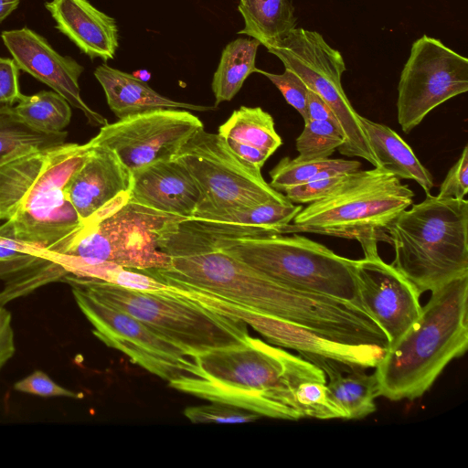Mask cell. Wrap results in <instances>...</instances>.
<instances>
[{"label": "cell", "mask_w": 468, "mask_h": 468, "mask_svg": "<svg viewBox=\"0 0 468 468\" xmlns=\"http://www.w3.org/2000/svg\"><path fill=\"white\" fill-rule=\"evenodd\" d=\"M193 358V373L170 382V387L261 417L304 418L295 399L297 387L304 381H326L324 372L309 361L251 336L241 346L208 351Z\"/></svg>", "instance_id": "6da1fadb"}, {"label": "cell", "mask_w": 468, "mask_h": 468, "mask_svg": "<svg viewBox=\"0 0 468 468\" xmlns=\"http://www.w3.org/2000/svg\"><path fill=\"white\" fill-rule=\"evenodd\" d=\"M468 347V274L431 291L420 315L375 367L378 394L413 400Z\"/></svg>", "instance_id": "7a4b0ae2"}, {"label": "cell", "mask_w": 468, "mask_h": 468, "mask_svg": "<svg viewBox=\"0 0 468 468\" xmlns=\"http://www.w3.org/2000/svg\"><path fill=\"white\" fill-rule=\"evenodd\" d=\"M392 265L421 294L468 274V201L426 194L386 228Z\"/></svg>", "instance_id": "3957f363"}, {"label": "cell", "mask_w": 468, "mask_h": 468, "mask_svg": "<svg viewBox=\"0 0 468 468\" xmlns=\"http://www.w3.org/2000/svg\"><path fill=\"white\" fill-rule=\"evenodd\" d=\"M413 191L381 167L347 173L329 194L308 204L280 234L314 233L357 240L365 256L388 242L386 228L413 201Z\"/></svg>", "instance_id": "277c9868"}, {"label": "cell", "mask_w": 468, "mask_h": 468, "mask_svg": "<svg viewBox=\"0 0 468 468\" xmlns=\"http://www.w3.org/2000/svg\"><path fill=\"white\" fill-rule=\"evenodd\" d=\"M192 222L209 233L222 250L267 277L297 290L333 297L362 308L356 286V260L340 256L298 233L232 238L218 229Z\"/></svg>", "instance_id": "5b68a950"}, {"label": "cell", "mask_w": 468, "mask_h": 468, "mask_svg": "<svg viewBox=\"0 0 468 468\" xmlns=\"http://www.w3.org/2000/svg\"><path fill=\"white\" fill-rule=\"evenodd\" d=\"M61 281L131 314L192 358L208 351L241 346L250 336L244 322L212 312L165 290L138 291L69 274Z\"/></svg>", "instance_id": "8992f818"}, {"label": "cell", "mask_w": 468, "mask_h": 468, "mask_svg": "<svg viewBox=\"0 0 468 468\" xmlns=\"http://www.w3.org/2000/svg\"><path fill=\"white\" fill-rule=\"evenodd\" d=\"M166 292L218 314L239 319L271 344L297 351L325 376L366 371L375 367L386 349L371 345H348L258 311L216 293L176 281L165 280Z\"/></svg>", "instance_id": "52a82bcc"}, {"label": "cell", "mask_w": 468, "mask_h": 468, "mask_svg": "<svg viewBox=\"0 0 468 468\" xmlns=\"http://www.w3.org/2000/svg\"><path fill=\"white\" fill-rule=\"evenodd\" d=\"M177 220L183 219L129 198L108 215L84 225L61 252L48 253L112 262L137 271L167 268L170 257L158 249L157 239L170 223Z\"/></svg>", "instance_id": "ba28073f"}, {"label": "cell", "mask_w": 468, "mask_h": 468, "mask_svg": "<svg viewBox=\"0 0 468 468\" xmlns=\"http://www.w3.org/2000/svg\"><path fill=\"white\" fill-rule=\"evenodd\" d=\"M285 69L293 71L309 90L330 108L344 136L338 152L349 157H361L374 167L378 163L367 142L355 111L342 87L346 63L341 53L332 48L316 31L292 28L282 37L264 46Z\"/></svg>", "instance_id": "9c48e42d"}, {"label": "cell", "mask_w": 468, "mask_h": 468, "mask_svg": "<svg viewBox=\"0 0 468 468\" xmlns=\"http://www.w3.org/2000/svg\"><path fill=\"white\" fill-rule=\"evenodd\" d=\"M174 158L187 169L201 193L196 211L289 200L264 180L261 169L239 158L222 136L208 133L204 127L191 136Z\"/></svg>", "instance_id": "30bf717a"}, {"label": "cell", "mask_w": 468, "mask_h": 468, "mask_svg": "<svg viewBox=\"0 0 468 468\" xmlns=\"http://www.w3.org/2000/svg\"><path fill=\"white\" fill-rule=\"evenodd\" d=\"M468 90V58L423 35L411 46L398 85V122L411 132L433 109Z\"/></svg>", "instance_id": "8fae6325"}, {"label": "cell", "mask_w": 468, "mask_h": 468, "mask_svg": "<svg viewBox=\"0 0 468 468\" xmlns=\"http://www.w3.org/2000/svg\"><path fill=\"white\" fill-rule=\"evenodd\" d=\"M90 144L63 143L34 149L0 165V222L66 196Z\"/></svg>", "instance_id": "7c38bea8"}, {"label": "cell", "mask_w": 468, "mask_h": 468, "mask_svg": "<svg viewBox=\"0 0 468 468\" xmlns=\"http://www.w3.org/2000/svg\"><path fill=\"white\" fill-rule=\"evenodd\" d=\"M69 285L78 307L93 326V335L106 346L168 384L193 373L194 358L182 349L131 314L98 301L75 284Z\"/></svg>", "instance_id": "4fadbf2b"}, {"label": "cell", "mask_w": 468, "mask_h": 468, "mask_svg": "<svg viewBox=\"0 0 468 468\" xmlns=\"http://www.w3.org/2000/svg\"><path fill=\"white\" fill-rule=\"evenodd\" d=\"M203 127L202 121L187 110L158 109L108 122L90 142L114 152L133 173L156 161L174 157Z\"/></svg>", "instance_id": "5bb4252c"}, {"label": "cell", "mask_w": 468, "mask_h": 468, "mask_svg": "<svg viewBox=\"0 0 468 468\" xmlns=\"http://www.w3.org/2000/svg\"><path fill=\"white\" fill-rule=\"evenodd\" d=\"M360 305L394 345L421 313L416 287L378 253L356 260Z\"/></svg>", "instance_id": "9a60e30c"}, {"label": "cell", "mask_w": 468, "mask_h": 468, "mask_svg": "<svg viewBox=\"0 0 468 468\" xmlns=\"http://www.w3.org/2000/svg\"><path fill=\"white\" fill-rule=\"evenodd\" d=\"M1 38L18 69L61 95L70 106L82 112L90 125L101 127L108 123L81 99L79 78L84 68L74 58L61 56L44 37L27 27L3 31Z\"/></svg>", "instance_id": "2e32d148"}, {"label": "cell", "mask_w": 468, "mask_h": 468, "mask_svg": "<svg viewBox=\"0 0 468 468\" xmlns=\"http://www.w3.org/2000/svg\"><path fill=\"white\" fill-rule=\"evenodd\" d=\"M90 144L82 165L69 180L66 194L84 225L112 212L130 198L132 173L114 152Z\"/></svg>", "instance_id": "e0dca14e"}, {"label": "cell", "mask_w": 468, "mask_h": 468, "mask_svg": "<svg viewBox=\"0 0 468 468\" xmlns=\"http://www.w3.org/2000/svg\"><path fill=\"white\" fill-rule=\"evenodd\" d=\"M201 193L176 158L163 159L132 173L130 199L183 220L195 213Z\"/></svg>", "instance_id": "ac0fdd59"}, {"label": "cell", "mask_w": 468, "mask_h": 468, "mask_svg": "<svg viewBox=\"0 0 468 468\" xmlns=\"http://www.w3.org/2000/svg\"><path fill=\"white\" fill-rule=\"evenodd\" d=\"M46 9L55 27L90 58L112 59L119 47L114 18L94 7L88 0H52Z\"/></svg>", "instance_id": "d6986e66"}, {"label": "cell", "mask_w": 468, "mask_h": 468, "mask_svg": "<svg viewBox=\"0 0 468 468\" xmlns=\"http://www.w3.org/2000/svg\"><path fill=\"white\" fill-rule=\"evenodd\" d=\"M94 76L103 89L108 106L118 119L158 109L196 112L217 109L216 105H197L169 99L133 74L113 69L107 64L96 68Z\"/></svg>", "instance_id": "ffe728a7"}, {"label": "cell", "mask_w": 468, "mask_h": 468, "mask_svg": "<svg viewBox=\"0 0 468 468\" xmlns=\"http://www.w3.org/2000/svg\"><path fill=\"white\" fill-rule=\"evenodd\" d=\"M359 119L378 167L398 178L417 182L429 194L434 186L433 177L410 146L388 126L361 115Z\"/></svg>", "instance_id": "44dd1931"}, {"label": "cell", "mask_w": 468, "mask_h": 468, "mask_svg": "<svg viewBox=\"0 0 468 468\" xmlns=\"http://www.w3.org/2000/svg\"><path fill=\"white\" fill-rule=\"evenodd\" d=\"M303 208L287 201H267L252 207L196 211L186 220L251 230L256 237L280 234V229L292 222Z\"/></svg>", "instance_id": "7402d4cb"}, {"label": "cell", "mask_w": 468, "mask_h": 468, "mask_svg": "<svg viewBox=\"0 0 468 468\" xmlns=\"http://www.w3.org/2000/svg\"><path fill=\"white\" fill-rule=\"evenodd\" d=\"M244 27L238 32L265 46L285 36L296 26L289 0H239L238 6Z\"/></svg>", "instance_id": "603a6c76"}, {"label": "cell", "mask_w": 468, "mask_h": 468, "mask_svg": "<svg viewBox=\"0 0 468 468\" xmlns=\"http://www.w3.org/2000/svg\"><path fill=\"white\" fill-rule=\"evenodd\" d=\"M326 391L330 402L340 412L342 419L357 420L376 411L375 399L378 383L374 374L353 371L327 376Z\"/></svg>", "instance_id": "cb8c5ba5"}, {"label": "cell", "mask_w": 468, "mask_h": 468, "mask_svg": "<svg viewBox=\"0 0 468 468\" xmlns=\"http://www.w3.org/2000/svg\"><path fill=\"white\" fill-rule=\"evenodd\" d=\"M261 43L255 38L239 37L223 49L212 80L215 105L231 101L244 81L255 72V60Z\"/></svg>", "instance_id": "d4e9b609"}, {"label": "cell", "mask_w": 468, "mask_h": 468, "mask_svg": "<svg viewBox=\"0 0 468 468\" xmlns=\"http://www.w3.org/2000/svg\"><path fill=\"white\" fill-rule=\"evenodd\" d=\"M224 139L256 147L271 156L282 144L272 116L261 107L241 106L218 130Z\"/></svg>", "instance_id": "484cf974"}, {"label": "cell", "mask_w": 468, "mask_h": 468, "mask_svg": "<svg viewBox=\"0 0 468 468\" xmlns=\"http://www.w3.org/2000/svg\"><path fill=\"white\" fill-rule=\"evenodd\" d=\"M68 133H48L27 123L14 106L0 105V165L34 149L66 142Z\"/></svg>", "instance_id": "4316f807"}, {"label": "cell", "mask_w": 468, "mask_h": 468, "mask_svg": "<svg viewBox=\"0 0 468 468\" xmlns=\"http://www.w3.org/2000/svg\"><path fill=\"white\" fill-rule=\"evenodd\" d=\"M14 108L27 123L48 133L65 131L71 119L70 104L51 90H41L29 96L22 94Z\"/></svg>", "instance_id": "83f0119b"}, {"label": "cell", "mask_w": 468, "mask_h": 468, "mask_svg": "<svg viewBox=\"0 0 468 468\" xmlns=\"http://www.w3.org/2000/svg\"><path fill=\"white\" fill-rule=\"evenodd\" d=\"M361 163L346 159H319L302 161L286 156L270 171V186L279 192L314 180L317 175L326 169H335L342 173L358 170Z\"/></svg>", "instance_id": "f1b7e54d"}, {"label": "cell", "mask_w": 468, "mask_h": 468, "mask_svg": "<svg viewBox=\"0 0 468 468\" xmlns=\"http://www.w3.org/2000/svg\"><path fill=\"white\" fill-rule=\"evenodd\" d=\"M48 251L16 239L5 221L0 224V279L8 281L48 259Z\"/></svg>", "instance_id": "f546056e"}, {"label": "cell", "mask_w": 468, "mask_h": 468, "mask_svg": "<svg viewBox=\"0 0 468 468\" xmlns=\"http://www.w3.org/2000/svg\"><path fill=\"white\" fill-rule=\"evenodd\" d=\"M344 143L339 125L330 121L309 120L296 139L298 160H319L329 156Z\"/></svg>", "instance_id": "4dcf8cb0"}, {"label": "cell", "mask_w": 468, "mask_h": 468, "mask_svg": "<svg viewBox=\"0 0 468 468\" xmlns=\"http://www.w3.org/2000/svg\"><path fill=\"white\" fill-rule=\"evenodd\" d=\"M295 399L304 418L342 419L340 412L328 399L326 381L302 382L295 390Z\"/></svg>", "instance_id": "1f68e13d"}, {"label": "cell", "mask_w": 468, "mask_h": 468, "mask_svg": "<svg viewBox=\"0 0 468 468\" xmlns=\"http://www.w3.org/2000/svg\"><path fill=\"white\" fill-rule=\"evenodd\" d=\"M185 416L195 424L242 423L258 420L261 416L231 404L211 401L210 404L187 407Z\"/></svg>", "instance_id": "d6a6232c"}, {"label": "cell", "mask_w": 468, "mask_h": 468, "mask_svg": "<svg viewBox=\"0 0 468 468\" xmlns=\"http://www.w3.org/2000/svg\"><path fill=\"white\" fill-rule=\"evenodd\" d=\"M255 72L268 78L281 91L288 104L292 106L307 121V92L308 88L293 71L285 69L282 74L271 73L256 68Z\"/></svg>", "instance_id": "836d02e7"}, {"label": "cell", "mask_w": 468, "mask_h": 468, "mask_svg": "<svg viewBox=\"0 0 468 468\" xmlns=\"http://www.w3.org/2000/svg\"><path fill=\"white\" fill-rule=\"evenodd\" d=\"M14 389L18 392L30 395L50 398L65 397L81 399L82 393L72 391L58 385L47 373L41 370H35L26 378L14 384Z\"/></svg>", "instance_id": "e575fe53"}, {"label": "cell", "mask_w": 468, "mask_h": 468, "mask_svg": "<svg viewBox=\"0 0 468 468\" xmlns=\"http://www.w3.org/2000/svg\"><path fill=\"white\" fill-rule=\"evenodd\" d=\"M347 174V173H346ZM346 174L324 176L284 190V196L293 204H311L329 194Z\"/></svg>", "instance_id": "d590c367"}, {"label": "cell", "mask_w": 468, "mask_h": 468, "mask_svg": "<svg viewBox=\"0 0 468 468\" xmlns=\"http://www.w3.org/2000/svg\"><path fill=\"white\" fill-rule=\"evenodd\" d=\"M468 192V146L465 145L458 161L450 168L441 184L439 197L464 198Z\"/></svg>", "instance_id": "8d00e7d4"}, {"label": "cell", "mask_w": 468, "mask_h": 468, "mask_svg": "<svg viewBox=\"0 0 468 468\" xmlns=\"http://www.w3.org/2000/svg\"><path fill=\"white\" fill-rule=\"evenodd\" d=\"M18 70L13 58H0V105H13L21 97Z\"/></svg>", "instance_id": "74e56055"}, {"label": "cell", "mask_w": 468, "mask_h": 468, "mask_svg": "<svg viewBox=\"0 0 468 468\" xmlns=\"http://www.w3.org/2000/svg\"><path fill=\"white\" fill-rule=\"evenodd\" d=\"M11 313L0 306V370L16 352Z\"/></svg>", "instance_id": "f35d334b"}, {"label": "cell", "mask_w": 468, "mask_h": 468, "mask_svg": "<svg viewBox=\"0 0 468 468\" xmlns=\"http://www.w3.org/2000/svg\"><path fill=\"white\" fill-rule=\"evenodd\" d=\"M229 148L245 162L261 169L270 157L261 150L231 139H225Z\"/></svg>", "instance_id": "ab89813d"}, {"label": "cell", "mask_w": 468, "mask_h": 468, "mask_svg": "<svg viewBox=\"0 0 468 468\" xmlns=\"http://www.w3.org/2000/svg\"><path fill=\"white\" fill-rule=\"evenodd\" d=\"M306 111L308 117L307 121H330L338 124L327 104L316 93L309 89L307 92Z\"/></svg>", "instance_id": "60d3db41"}, {"label": "cell", "mask_w": 468, "mask_h": 468, "mask_svg": "<svg viewBox=\"0 0 468 468\" xmlns=\"http://www.w3.org/2000/svg\"><path fill=\"white\" fill-rule=\"evenodd\" d=\"M20 0H0V23L16 10Z\"/></svg>", "instance_id": "b9f144b4"}, {"label": "cell", "mask_w": 468, "mask_h": 468, "mask_svg": "<svg viewBox=\"0 0 468 468\" xmlns=\"http://www.w3.org/2000/svg\"><path fill=\"white\" fill-rule=\"evenodd\" d=\"M133 75L140 80L147 82L151 79V73L145 69H140L133 72Z\"/></svg>", "instance_id": "7bdbcfd3"}]
</instances>
